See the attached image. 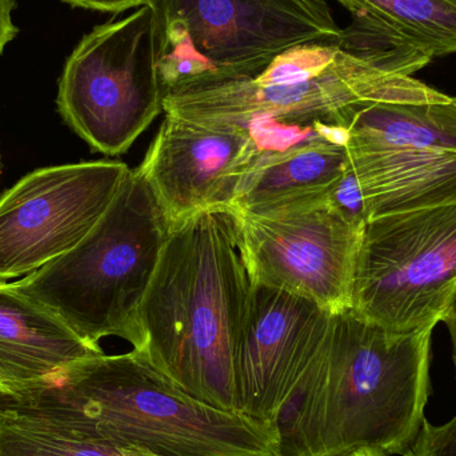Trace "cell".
Masks as SVG:
<instances>
[{"label": "cell", "mask_w": 456, "mask_h": 456, "mask_svg": "<svg viewBox=\"0 0 456 456\" xmlns=\"http://www.w3.org/2000/svg\"><path fill=\"white\" fill-rule=\"evenodd\" d=\"M433 331H388L351 308L332 314L279 420L281 456L403 455L426 422Z\"/></svg>", "instance_id": "6da1fadb"}, {"label": "cell", "mask_w": 456, "mask_h": 456, "mask_svg": "<svg viewBox=\"0 0 456 456\" xmlns=\"http://www.w3.org/2000/svg\"><path fill=\"white\" fill-rule=\"evenodd\" d=\"M251 289L232 210L173 224L142 305L138 353L194 398L238 412L233 353Z\"/></svg>", "instance_id": "7a4b0ae2"}, {"label": "cell", "mask_w": 456, "mask_h": 456, "mask_svg": "<svg viewBox=\"0 0 456 456\" xmlns=\"http://www.w3.org/2000/svg\"><path fill=\"white\" fill-rule=\"evenodd\" d=\"M444 93L407 75L393 74L337 45H307L276 56L256 77L200 75L166 88V115L235 126L263 155L302 142H345L356 106L422 103Z\"/></svg>", "instance_id": "3957f363"}, {"label": "cell", "mask_w": 456, "mask_h": 456, "mask_svg": "<svg viewBox=\"0 0 456 456\" xmlns=\"http://www.w3.org/2000/svg\"><path fill=\"white\" fill-rule=\"evenodd\" d=\"M171 227L143 174L130 168L106 213L74 248L7 286L91 345L117 337L141 351L142 305Z\"/></svg>", "instance_id": "277c9868"}, {"label": "cell", "mask_w": 456, "mask_h": 456, "mask_svg": "<svg viewBox=\"0 0 456 456\" xmlns=\"http://www.w3.org/2000/svg\"><path fill=\"white\" fill-rule=\"evenodd\" d=\"M53 385L93 436L154 456H281L278 425L187 394L138 351L83 359Z\"/></svg>", "instance_id": "5b68a950"}, {"label": "cell", "mask_w": 456, "mask_h": 456, "mask_svg": "<svg viewBox=\"0 0 456 456\" xmlns=\"http://www.w3.org/2000/svg\"><path fill=\"white\" fill-rule=\"evenodd\" d=\"M163 90L200 75L255 77L297 45H337L326 0H160Z\"/></svg>", "instance_id": "8992f818"}, {"label": "cell", "mask_w": 456, "mask_h": 456, "mask_svg": "<svg viewBox=\"0 0 456 456\" xmlns=\"http://www.w3.org/2000/svg\"><path fill=\"white\" fill-rule=\"evenodd\" d=\"M162 16L146 4L95 27L72 51L59 80L64 122L102 154H125L163 111Z\"/></svg>", "instance_id": "52a82bcc"}, {"label": "cell", "mask_w": 456, "mask_h": 456, "mask_svg": "<svg viewBox=\"0 0 456 456\" xmlns=\"http://www.w3.org/2000/svg\"><path fill=\"white\" fill-rule=\"evenodd\" d=\"M456 294V203L367 222L351 310L393 332L436 329Z\"/></svg>", "instance_id": "ba28073f"}, {"label": "cell", "mask_w": 456, "mask_h": 456, "mask_svg": "<svg viewBox=\"0 0 456 456\" xmlns=\"http://www.w3.org/2000/svg\"><path fill=\"white\" fill-rule=\"evenodd\" d=\"M345 146L370 221L456 203V96L356 106Z\"/></svg>", "instance_id": "9c48e42d"}, {"label": "cell", "mask_w": 456, "mask_h": 456, "mask_svg": "<svg viewBox=\"0 0 456 456\" xmlns=\"http://www.w3.org/2000/svg\"><path fill=\"white\" fill-rule=\"evenodd\" d=\"M130 167L96 160L39 168L0 197V283L74 248L106 213Z\"/></svg>", "instance_id": "30bf717a"}, {"label": "cell", "mask_w": 456, "mask_h": 456, "mask_svg": "<svg viewBox=\"0 0 456 456\" xmlns=\"http://www.w3.org/2000/svg\"><path fill=\"white\" fill-rule=\"evenodd\" d=\"M236 218L252 281L300 295L331 314L351 308L364 227L330 203L281 216Z\"/></svg>", "instance_id": "8fae6325"}, {"label": "cell", "mask_w": 456, "mask_h": 456, "mask_svg": "<svg viewBox=\"0 0 456 456\" xmlns=\"http://www.w3.org/2000/svg\"><path fill=\"white\" fill-rule=\"evenodd\" d=\"M331 315L313 300L252 281L233 353L238 412L279 426Z\"/></svg>", "instance_id": "7c38bea8"}, {"label": "cell", "mask_w": 456, "mask_h": 456, "mask_svg": "<svg viewBox=\"0 0 456 456\" xmlns=\"http://www.w3.org/2000/svg\"><path fill=\"white\" fill-rule=\"evenodd\" d=\"M262 155L235 126L166 115L138 168L176 224L206 211L232 210Z\"/></svg>", "instance_id": "4fadbf2b"}, {"label": "cell", "mask_w": 456, "mask_h": 456, "mask_svg": "<svg viewBox=\"0 0 456 456\" xmlns=\"http://www.w3.org/2000/svg\"><path fill=\"white\" fill-rule=\"evenodd\" d=\"M104 354L34 300L0 283V396L53 382L67 367Z\"/></svg>", "instance_id": "5bb4252c"}, {"label": "cell", "mask_w": 456, "mask_h": 456, "mask_svg": "<svg viewBox=\"0 0 456 456\" xmlns=\"http://www.w3.org/2000/svg\"><path fill=\"white\" fill-rule=\"evenodd\" d=\"M350 165L345 142L315 138L276 154L262 155L232 211L271 216L329 203Z\"/></svg>", "instance_id": "9a60e30c"}, {"label": "cell", "mask_w": 456, "mask_h": 456, "mask_svg": "<svg viewBox=\"0 0 456 456\" xmlns=\"http://www.w3.org/2000/svg\"><path fill=\"white\" fill-rule=\"evenodd\" d=\"M0 456H154L96 438L53 383L0 396Z\"/></svg>", "instance_id": "2e32d148"}, {"label": "cell", "mask_w": 456, "mask_h": 456, "mask_svg": "<svg viewBox=\"0 0 456 456\" xmlns=\"http://www.w3.org/2000/svg\"><path fill=\"white\" fill-rule=\"evenodd\" d=\"M354 26L387 35L426 58L456 53V0H338Z\"/></svg>", "instance_id": "e0dca14e"}, {"label": "cell", "mask_w": 456, "mask_h": 456, "mask_svg": "<svg viewBox=\"0 0 456 456\" xmlns=\"http://www.w3.org/2000/svg\"><path fill=\"white\" fill-rule=\"evenodd\" d=\"M329 203L356 226L364 227L370 221L366 198L351 165L332 191Z\"/></svg>", "instance_id": "ac0fdd59"}, {"label": "cell", "mask_w": 456, "mask_h": 456, "mask_svg": "<svg viewBox=\"0 0 456 456\" xmlns=\"http://www.w3.org/2000/svg\"><path fill=\"white\" fill-rule=\"evenodd\" d=\"M404 456H456V415L441 426L423 423L422 430Z\"/></svg>", "instance_id": "d6986e66"}, {"label": "cell", "mask_w": 456, "mask_h": 456, "mask_svg": "<svg viewBox=\"0 0 456 456\" xmlns=\"http://www.w3.org/2000/svg\"><path fill=\"white\" fill-rule=\"evenodd\" d=\"M72 7L99 11V12H123L131 8H139L146 4H158L160 0H63Z\"/></svg>", "instance_id": "ffe728a7"}, {"label": "cell", "mask_w": 456, "mask_h": 456, "mask_svg": "<svg viewBox=\"0 0 456 456\" xmlns=\"http://www.w3.org/2000/svg\"><path fill=\"white\" fill-rule=\"evenodd\" d=\"M15 7L13 0H0V55L5 45L12 42L19 32L18 27L12 21V11Z\"/></svg>", "instance_id": "44dd1931"}, {"label": "cell", "mask_w": 456, "mask_h": 456, "mask_svg": "<svg viewBox=\"0 0 456 456\" xmlns=\"http://www.w3.org/2000/svg\"><path fill=\"white\" fill-rule=\"evenodd\" d=\"M442 322L446 324L447 330H449L450 332V338H452V359H454L456 371V294L454 299H452V305H450L449 310L444 314Z\"/></svg>", "instance_id": "7402d4cb"}, {"label": "cell", "mask_w": 456, "mask_h": 456, "mask_svg": "<svg viewBox=\"0 0 456 456\" xmlns=\"http://www.w3.org/2000/svg\"><path fill=\"white\" fill-rule=\"evenodd\" d=\"M345 456H387L382 452H374V450H358V452H351V454Z\"/></svg>", "instance_id": "603a6c76"}]
</instances>
